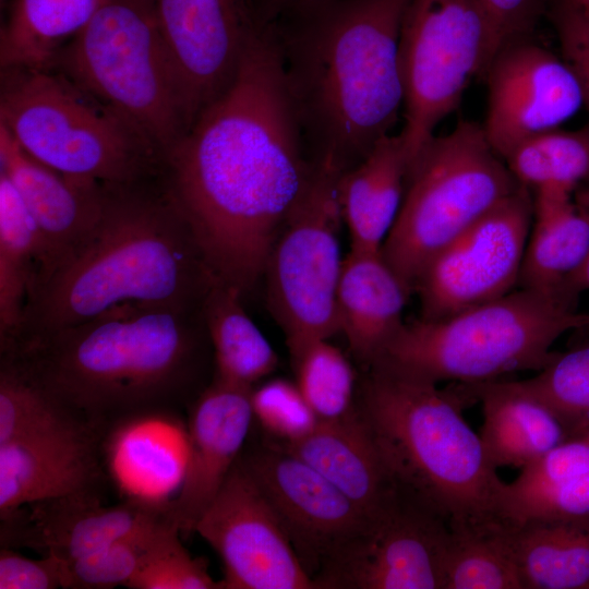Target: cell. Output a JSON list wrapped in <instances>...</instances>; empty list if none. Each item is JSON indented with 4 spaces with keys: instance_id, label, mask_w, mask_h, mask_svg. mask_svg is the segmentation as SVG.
Masks as SVG:
<instances>
[{
    "instance_id": "cell-1",
    "label": "cell",
    "mask_w": 589,
    "mask_h": 589,
    "mask_svg": "<svg viewBox=\"0 0 589 589\" xmlns=\"http://www.w3.org/2000/svg\"><path fill=\"white\" fill-rule=\"evenodd\" d=\"M314 170L269 26L158 176L216 280L248 294Z\"/></svg>"
},
{
    "instance_id": "cell-2",
    "label": "cell",
    "mask_w": 589,
    "mask_h": 589,
    "mask_svg": "<svg viewBox=\"0 0 589 589\" xmlns=\"http://www.w3.org/2000/svg\"><path fill=\"white\" fill-rule=\"evenodd\" d=\"M412 0H308L268 26L312 163L347 170L404 106L402 22Z\"/></svg>"
},
{
    "instance_id": "cell-3",
    "label": "cell",
    "mask_w": 589,
    "mask_h": 589,
    "mask_svg": "<svg viewBox=\"0 0 589 589\" xmlns=\"http://www.w3.org/2000/svg\"><path fill=\"white\" fill-rule=\"evenodd\" d=\"M215 281L158 177L105 183L97 219L35 280L17 333L1 352L123 303L199 309Z\"/></svg>"
},
{
    "instance_id": "cell-4",
    "label": "cell",
    "mask_w": 589,
    "mask_h": 589,
    "mask_svg": "<svg viewBox=\"0 0 589 589\" xmlns=\"http://www.w3.org/2000/svg\"><path fill=\"white\" fill-rule=\"evenodd\" d=\"M202 311L123 303L2 352L98 433L139 411L178 409L205 360Z\"/></svg>"
},
{
    "instance_id": "cell-5",
    "label": "cell",
    "mask_w": 589,
    "mask_h": 589,
    "mask_svg": "<svg viewBox=\"0 0 589 589\" xmlns=\"http://www.w3.org/2000/svg\"><path fill=\"white\" fill-rule=\"evenodd\" d=\"M462 406L454 392L376 366L357 389L358 412L398 490L448 525L502 517L505 482Z\"/></svg>"
},
{
    "instance_id": "cell-6",
    "label": "cell",
    "mask_w": 589,
    "mask_h": 589,
    "mask_svg": "<svg viewBox=\"0 0 589 589\" xmlns=\"http://www.w3.org/2000/svg\"><path fill=\"white\" fill-rule=\"evenodd\" d=\"M587 328L589 313L519 288L445 318L405 322L369 366L436 385L496 381L512 372L542 370L563 334Z\"/></svg>"
},
{
    "instance_id": "cell-7",
    "label": "cell",
    "mask_w": 589,
    "mask_h": 589,
    "mask_svg": "<svg viewBox=\"0 0 589 589\" xmlns=\"http://www.w3.org/2000/svg\"><path fill=\"white\" fill-rule=\"evenodd\" d=\"M0 124L29 155L103 183L156 178L163 156L120 113L52 69H0Z\"/></svg>"
},
{
    "instance_id": "cell-8",
    "label": "cell",
    "mask_w": 589,
    "mask_h": 589,
    "mask_svg": "<svg viewBox=\"0 0 589 589\" xmlns=\"http://www.w3.org/2000/svg\"><path fill=\"white\" fill-rule=\"evenodd\" d=\"M521 184L482 125L460 121L414 156L396 220L381 253L408 291L425 266Z\"/></svg>"
},
{
    "instance_id": "cell-9",
    "label": "cell",
    "mask_w": 589,
    "mask_h": 589,
    "mask_svg": "<svg viewBox=\"0 0 589 589\" xmlns=\"http://www.w3.org/2000/svg\"><path fill=\"white\" fill-rule=\"evenodd\" d=\"M50 69L130 121L163 157L187 131L151 0H107Z\"/></svg>"
},
{
    "instance_id": "cell-10",
    "label": "cell",
    "mask_w": 589,
    "mask_h": 589,
    "mask_svg": "<svg viewBox=\"0 0 589 589\" xmlns=\"http://www.w3.org/2000/svg\"><path fill=\"white\" fill-rule=\"evenodd\" d=\"M306 189L285 220L264 275L269 309L296 358L308 345L339 333L337 290L344 224L338 181L330 163H313Z\"/></svg>"
},
{
    "instance_id": "cell-11",
    "label": "cell",
    "mask_w": 589,
    "mask_h": 589,
    "mask_svg": "<svg viewBox=\"0 0 589 589\" xmlns=\"http://www.w3.org/2000/svg\"><path fill=\"white\" fill-rule=\"evenodd\" d=\"M497 50L479 0L411 1L399 41L405 120L400 135L411 160L459 106L470 80L484 76Z\"/></svg>"
},
{
    "instance_id": "cell-12",
    "label": "cell",
    "mask_w": 589,
    "mask_h": 589,
    "mask_svg": "<svg viewBox=\"0 0 589 589\" xmlns=\"http://www.w3.org/2000/svg\"><path fill=\"white\" fill-rule=\"evenodd\" d=\"M532 219L531 190L521 185L441 251L413 288L420 317L445 318L512 292Z\"/></svg>"
},
{
    "instance_id": "cell-13",
    "label": "cell",
    "mask_w": 589,
    "mask_h": 589,
    "mask_svg": "<svg viewBox=\"0 0 589 589\" xmlns=\"http://www.w3.org/2000/svg\"><path fill=\"white\" fill-rule=\"evenodd\" d=\"M151 1L188 131L231 85L248 48L265 26L254 0Z\"/></svg>"
},
{
    "instance_id": "cell-14",
    "label": "cell",
    "mask_w": 589,
    "mask_h": 589,
    "mask_svg": "<svg viewBox=\"0 0 589 589\" xmlns=\"http://www.w3.org/2000/svg\"><path fill=\"white\" fill-rule=\"evenodd\" d=\"M194 533L224 564L220 589L315 588L281 521L240 457Z\"/></svg>"
},
{
    "instance_id": "cell-15",
    "label": "cell",
    "mask_w": 589,
    "mask_h": 589,
    "mask_svg": "<svg viewBox=\"0 0 589 589\" xmlns=\"http://www.w3.org/2000/svg\"><path fill=\"white\" fill-rule=\"evenodd\" d=\"M448 522L399 491L397 500L338 550L315 588L443 589Z\"/></svg>"
},
{
    "instance_id": "cell-16",
    "label": "cell",
    "mask_w": 589,
    "mask_h": 589,
    "mask_svg": "<svg viewBox=\"0 0 589 589\" xmlns=\"http://www.w3.org/2000/svg\"><path fill=\"white\" fill-rule=\"evenodd\" d=\"M240 459L312 579L372 521L326 478L273 441L242 452Z\"/></svg>"
},
{
    "instance_id": "cell-17",
    "label": "cell",
    "mask_w": 589,
    "mask_h": 589,
    "mask_svg": "<svg viewBox=\"0 0 589 589\" xmlns=\"http://www.w3.org/2000/svg\"><path fill=\"white\" fill-rule=\"evenodd\" d=\"M483 79L488 107L482 128L502 159L521 141L556 129L585 105L572 68L531 36L504 45Z\"/></svg>"
},
{
    "instance_id": "cell-18",
    "label": "cell",
    "mask_w": 589,
    "mask_h": 589,
    "mask_svg": "<svg viewBox=\"0 0 589 589\" xmlns=\"http://www.w3.org/2000/svg\"><path fill=\"white\" fill-rule=\"evenodd\" d=\"M167 516L168 510L130 501L105 505L98 492L44 500L0 517L1 548L71 562Z\"/></svg>"
},
{
    "instance_id": "cell-19",
    "label": "cell",
    "mask_w": 589,
    "mask_h": 589,
    "mask_svg": "<svg viewBox=\"0 0 589 589\" xmlns=\"http://www.w3.org/2000/svg\"><path fill=\"white\" fill-rule=\"evenodd\" d=\"M177 410L139 411L98 432L105 472L124 501L170 510L188 460V425Z\"/></svg>"
},
{
    "instance_id": "cell-20",
    "label": "cell",
    "mask_w": 589,
    "mask_h": 589,
    "mask_svg": "<svg viewBox=\"0 0 589 589\" xmlns=\"http://www.w3.org/2000/svg\"><path fill=\"white\" fill-rule=\"evenodd\" d=\"M251 392L213 380L192 402L185 471L170 508L184 539L242 453L254 419Z\"/></svg>"
},
{
    "instance_id": "cell-21",
    "label": "cell",
    "mask_w": 589,
    "mask_h": 589,
    "mask_svg": "<svg viewBox=\"0 0 589 589\" xmlns=\"http://www.w3.org/2000/svg\"><path fill=\"white\" fill-rule=\"evenodd\" d=\"M0 171L13 184L39 232L41 262L36 280L88 232L100 213L105 183L67 175L39 161L1 124Z\"/></svg>"
},
{
    "instance_id": "cell-22",
    "label": "cell",
    "mask_w": 589,
    "mask_h": 589,
    "mask_svg": "<svg viewBox=\"0 0 589 589\" xmlns=\"http://www.w3.org/2000/svg\"><path fill=\"white\" fill-rule=\"evenodd\" d=\"M105 480L92 429L0 444V517L33 502L101 493Z\"/></svg>"
},
{
    "instance_id": "cell-23",
    "label": "cell",
    "mask_w": 589,
    "mask_h": 589,
    "mask_svg": "<svg viewBox=\"0 0 589 589\" xmlns=\"http://www.w3.org/2000/svg\"><path fill=\"white\" fill-rule=\"evenodd\" d=\"M273 442L315 469L371 520L382 515L399 495L358 409L340 420L318 421L299 440Z\"/></svg>"
},
{
    "instance_id": "cell-24",
    "label": "cell",
    "mask_w": 589,
    "mask_h": 589,
    "mask_svg": "<svg viewBox=\"0 0 589 589\" xmlns=\"http://www.w3.org/2000/svg\"><path fill=\"white\" fill-rule=\"evenodd\" d=\"M410 292L381 251L350 249L337 290L339 333L350 351L369 366L401 329Z\"/></svg>"
},
{
    "instance_id": "cell-25",
    "label": "cell",
    "mask_w": 589,
    "mask_h": 589,
    "mask_svg": "<svg viewBox=\"0 0 589 589\" xmlns=\"http://www.w3.org/2000/svg\"><path fill=\"white\" fill-rule=\"evenodd\" d=\"M462 401L480 400V438L495 469L522 468L565 441L567 434L554 413L516 381L460 384L453 389Z\"/></svg>"
},
{
    "instance_id": "cell-26",
    "label": "cell",
    "mask_w": 589,
    "mask_h": 589,
    "mask_svg": "<svg viewBox=\"0 0 589 589\" xmlns=\"http://www.w3.org/2000/svg\"><path fill=\"white\" fill-rule=\"evenodd\" d=\"M533 192V219L518 286L562 301L564 280L589 253V193L575 202V190L564 185Z\"/></svg>"
},
{
    "instance_id": "cell-27",
    "label": "cell",
    "mask_w": 589,
    "mask_h": 589,
    "mask_svg": "<svg viewBox=\"0 0 589 589\" xmlns=\"http://www.w3.org/2000/svg\"><path fill=\"white\" fill-rule=\"evenodd\" d=\"M411 158L402 136L381 139L338 181V197L351 249L381 251L400 209Z\"/></svg>"
},
{
    "instance_id": "cell-28",
    "label": "cell",
    "mask_w": 589,
    "mask_h": 589,
    "mask_svg": "<svg viewBox=\"0 0 589 589\" xmlns=\"http://www.w3.org/2000/svg\"><path fill=\"white\" fill-rule=\"evenodd\" d=\"M512 522L522 589H589V516Z\"/></svg>"
},
{
    "instance_id": "cell-29",
    "label": "cell",
    "mask_w": 589,
    "mask_h": 589,
    "mask_svg": "<svg viewBox=\"0 0 589 589\" xmlns=\"http://www.w3.org/2000/svg\"><path fill=\"white\" fill-rule=\"evenodd\" d=\"M235 288L216 280L206 293L201 311L213 349V380L244 389L271 374L278 357L247 314Z\"/></svg>"
},
{
    "instance_id": "cell-30",
    "label": "cell",
    "mask_w": 589,
    "mask_h": 589,
    "mask_svg": "<svg viewBox=\"0 0 589 589\" xmlns=\"http://www.w3.org/2000/svg\"><path fill=\"white\" fill-rule=\"evenodd\" d=\"M107 0H10L0 29V69H50Z\"/></svg>"
},
{
    "instance_id": "cell-31",
    "label": "cell",
    "mask_w": 589,
    "mask_h": 589,
    "mask_svg": "<svg viewBox=\"0 0 589 589\" xmlns=\"http://www.w3.org/2000/svg\"><path fill=\"white\" fill-rule=\"evenodd\" d=\"M40 262L37 226L9 178L0 171V349L17 333Z\"/></svg>"
},
{
    "instance_id": "cell-32",
    "label": "cell",
    "mask_w": 589,
    "mask_h": 589,
    "mask_svg": "<svg viewBox=\"0 0 589 589\" xmlns=\"http://www.w3.org/2000/svg\"><path fill=\"white\" fill-rule=\"evenodd\" d=\"M512 526L503 517L449 525L443 589H522Z\"/></svg>"
},
{
    "instance_id": "cell-33",
    "label": "cell",
    "mask_w": 589,
    "mask_h": 589,
    "mask_svg": "<svg viewBox=\"0 0 589 589\" xmlns=\"http://www.w3.org/2000/svg\"><path fill=\"white\" fill-rule=\"evenodd\" d=\"M503 160L514 178L530 190L589 185V123L575 131L538 133L518 143Z\"/></svg>"
},
{
    "instance_id": "cell-34",
    "label": "cell",
    "mask_w": 589,
    "mask_h": 589,
    "mask_svg": "<svg viewBox=\"0 0 589 589\" xmlns=\"http://www.w3.org/2000/svg\"><path fill=\"white\" fill-rule=\"evenodd\" d=\"M81 429L92 428L20 368L1 359L0 444Z\"/></svg>"
},
{
    "instance_id": "cell-35",
    "label": "cell",
    "mask_w": 589,
    "mask_h": 589,
    "mask_svg": "<svg viewBox=\"0 0 589 589\" xmlns=\"http://www.w3.org/2000/svg\"><path fill=\"white\" fill-rule=\"evenodd\" d=\"M517 384L545 405L563 425L567 437L589 426V337Z\"/></svg>"
},
{
    "instance_id": "cell-36",
    "label": "cell",
    "mask_w": 589,
    "mask_h": 589,
    "mask_svg": "<svg viewBox=\"0 0 589 589\" xmlns=\"http://www.w3.org/2000/svg\"><path fill=\"white\" fill-rule=\"evenodd\" d=\"M292 362L296 383L318 421H336L356 412L354 371L328 339L311 342Z\"/></svg>"
},
{
    "instance_id": "cell-37",
    "label": "cell",
    "mask_w": 589,
    "mask_h": 589,
    "mask_svg": "<svg viewBox=\"0 0 589 589\" xmlns=\"http://www.w3.org/2000/svg\"><path fill=\"white\" fill-rule=\"evenodd\" d=\"M172 524L171 516L164 517L87 556L63 561V589L125 587Z\"/></svg>"
},
{
    "instance_id": "cell-38",
    "label": "cell",
    "mask_w": 589,
    "mask_h": 589,
    "mask_svg": "<svg viewBox=\"0 0 589 589\" xmlns=\"http://www.w3.org/2000/svg\"><path fill=\"white\" fill-rule=\"evenodd\" d=\"M177 524L159 538L142 567L127 584L131 589H218L206 562L193 557L181 542Z\"/></svg>"
},
{
    "instance_id": "cell-39",
    "label": "cell",
    "mask_w": 589,
    "mask_h": 589,
    "mask_svg": "<svg viewBox=\"0 0 589 589\" xmlns=\"http://www.w3.org/2000/svg\"><path fill=\"white\" fill-rule=\"evenodd\" d=\"M253 418L277 442H291L310 433L318 420L297 383L274 378L251 392Z\"/></svg>"
},
{
    "instance_id": "cell-40",
    "label": "cell",
    "mask_w": 589,
    "mask_h": 589,
    "mask_svg": "<svg viewBox=\"0 0 589 589\" xmlns=\"http://www.w3.org/2000/svg\"><path fill=\"white\" fill-rule=\"evenodd\" d=\"M589 472V441L568 437L521 468L512 483H505L501 516L505 508L568 479Z\"/></svg>"
},
{
    "instance_id": "cell-41",
    "label": "cell",
    "mask_w": 589,
    "mask_h": 589,
    "mask_svg": "<svg viewBox=\"0 0 589 589\" xmlns=\"http://www.w3.org/2000/svg\"><path fill=\"white\" fill-rule=\"evenodd\" d=\"M502 516L515 522L589 516V472L521 500L505 508Z\"/></svg>"
},
{
    "instance_id": "cell-42",
    "label": "cell",
    "mask_w": 589,
    "mask_h": 589,
    "mask_svg": "<svg viewBox=\"0 0 589 589\" xmlns=\"http://www.w3.org/2000/svg\"><path fill=\"white\" fill-rule=\"evenodd\" d=\"M548 16L556 31L564 60L576 74L589 109V9L568 0L550 3Z\"/></svg>"
},
{
    "instance_id": "cell-43",
    "label": "cell",
    "mask_w": 589,
    "mask_h": 589,
    "mask_svg": "<svg viewBox=\"0 0 589 589\" xmlns=\"http://www.w3.org/2000/svg\"><path fill=\"white\" fill-rule=\"evenodd\" d=\"M493 27L498 50L506 44L532 36L548 15L550 0H479ZM497 50V51H498Z\"/></svg>"
},
{
    "instance_id": "cell-44",
    "label": "cell",
    "mask_w": 589,
    "mask_h": 589,
    "mask_svg": "<svg viewBox=\"0 0 589 589\" xmlns=\"http://www.w3.org/2000/svg\"><path fill=\"white\" fill-rule=\"evenodd\" d=\"M63 588V561L26 557L9 548L0 551V589Z\"/></svg>"
},
{
    "instance_id": "cell-45",
    "label": "cell",
    "mask_w": 589,
    "mask_h": 589,
    "mask_svg": "<svg viewBox=\"0 0 589 589\" xmlns=\"http://www.w3.org/2000/svg\"><path fill=\"white\" fill-rule=\"evenodd\" d=\"M589 289V253L584 262L563 283L558 297L561 300L576 305L580 292Z\"/></svg>"
},
{
    "instance_id": "cell-46",
    "label": "cell",
    "mask_w": 589,
    "mask_h": 589,
    "mask_svg": "<svg viewBox=\"0 0 589 589\" xmlns=\"http://www.w3.org/2000/svg\"><path fill=\"white\" fill-rule=\"evenodd\" d=\"M308 0H254L260 23L267 26L281 14Z\"/></svg>"
},
{
    "instance_id": "cell-47",
    "label": "cell",
    "mask_w": 589,
    "mask_h": 589,
    "mask_svg": "<svg viewBox=\"0 0 589 589\" xmlns=\"http://www.w3.org/2000/svg\"><path fill=\"white\" fill-rule=\"evenodd\" d=\"M568 1L580 8L589 9V0H568Z\"/></svg>"
},
{
    "instance_id": "cell-48",
    "label": "cell",
    "mask_w": 589,
    "mask_h": 589,
    "mask_svg": "<svg viewBox=\"0 0 589 589\" xmlns=\"http://www.w3.org/2000/svg\"><path fill=\"white\" fill-rule=\"evenodd\" d=\"M579 436H585L589 441V426Z\"/></svg>"
},
{
    "instance_id": "cell-49",
    "label": "cell",
    "mask_w": 589,
    "mask_h": 589,
    "mask_svg": "<svg viewBox=\"0 0 589 589\" xmlns=\"http://www.w3.org/2000/svg\"><path fill=\"white\" fill-rule=\"evenodd\" d=\"M9 1L10 0H0L1 9H3V7L5 8Z\"/></svg>"
},
{
    "instance_id": "cell-50",
    "label": "cell",
    "mask_w": 589,
    "mask_h": 589,
    "mask_svg": "<svg viewBox=\"0 0 589 589\" xmlns=\"http://www.w3.org/2000/svg\"><path fill=\"white\" fill-rule=\"evenodd\" d=\"M553 0H550V3L552 2Z\"/></svg>"
}]
</instances>
